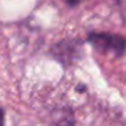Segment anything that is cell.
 <instances>
[{
    "instance_id": "obj_2",
    "label": "cell",
    "mask_w": 126,
    "mask_h": 126,
    "mask_svg": "<svg viewBox=\"0 0 126 126\" xmlns=\"http://www.w3.org/2000/svg\"><path fill=\"white\" fill-rule=\"evenodd\" d=\"M64 1H66L69 6H76V5H78V4H79L80 0H64Z\"/></svg>"
},
{
    "instance_id": "obj_1",
    "label": "cell",
    "mask_w": 126,
    "mask_h": 126,
    "mask_svg": "<svg viewBox=\"0 0 126 126\" xmlns=\"http://www.w3.org/2000/svg\"><path fill=\"white\" fill-rule=\"evenodd\" d=\"M88 42L104 52H111L115 56H121L126 49V40L120 35L108 32H92L88 35Z\"/></svg>"
},
{
    "instance_id": "obj_3",
    "label": "cell",
    "mask_w": 126,
    "mask_h": 126,
    "mask_svg": "<svg viewBox=\"0 0 126 126\" xmlns=\"http://www.w3.org/2000/svg\"><path fill=\"white\" fill-rule=\"evenodd\" d=\"M4 124V110L0 108V125Z\"/></svg>"
}]
</instances>
